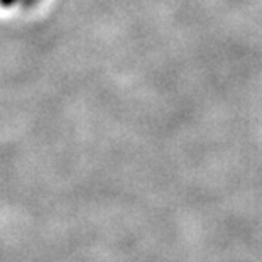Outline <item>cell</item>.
I'll use <instances>...</instances> for the list:
<instances>
[{"label":"cell","mask_w":262,"mask_h":262,"mask_svg":"<svg viewBox=\"0 0 262 262\" xmlns=\"http://www.w3.org/2000/svg\"><path fill=\"white\" fill-rule=\"evenodd\" d=\"M4 2H5V4H7V2H12V0H4Z\"/></svg>","instance_id":"1"}]
</instances>
